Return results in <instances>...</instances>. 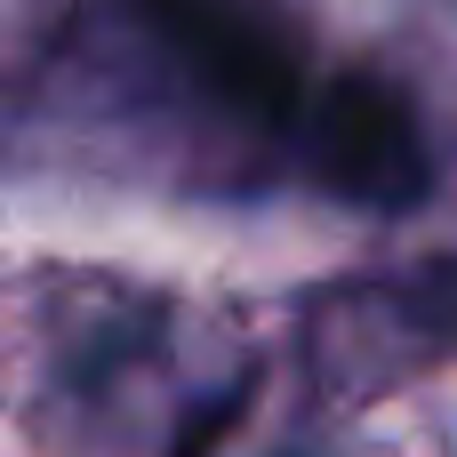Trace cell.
<instances>
[{
  "label": "cell",
  "instance_id": "6da1fadb",
  "mask_svg": "<svg viewBox=\"0 0 457 457\" xmlns=\"http://www.w3.org/2000/svg\"><path fill=\"white\" fill-rule=\"evenodd\" d=\"M145 32L201 80V96H217L233 120H289L305 96V64L289 24L265 0H137Z\"/></svg>",
  "mask_w": 457,
  "mask_h": 457
},
{
  "label": "cell",
  "instance_id": "7a4b0ae2",
  "mask_svg": "<svg viewBox=\"0 0 457 457\" xmlns=\"http://www.w3.org/2000/svg\"><path fill=\"white\" fill-rule=\"evenodd\" d=\"M313 169L353 209H418L434 193V153L410 96L378 72H345L313 104Z\"/></svg>",
  "mask_w": 457,
  "mask_h": 457
}]
</instances>
